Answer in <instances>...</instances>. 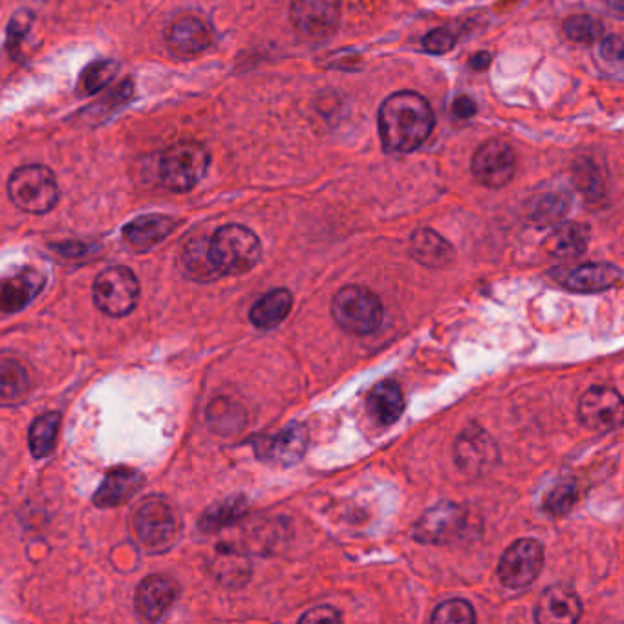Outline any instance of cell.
<instances>
[{"instance_id":"cell-30","label":"cell","mask_w":624,"mask_h":624,"mask_svg":"<svg viewBox=\"0 0 624 624\" xmlns=\"http://www.w3.org/2000/svg\"><path fill=\"white\" fill-rule=\"evenodd\" d=\"M245 511H248V504L242 496L224 500L220 504L213 505L205 511L204 517L200 518V529L207 531V533L220 531V529L227 528V526L237 523L239 518L244 517Z\"/></svg>"},{"instance_id":"cell-35","label":"cell","mask_w":624,"mask_h":624,"mask_svg":"<svg viewBox=\"0 0 624 624\" xmlns=\"http://www.w3.org/2000/svg\"><path fill=\"white\" fill-rule=\"evenodd\" d=\"M475 610L469 602L464 599H451L440 604L432 613L431 621L436 624H469L475 623Z\"/></svg>"},{"instance_id":"cell-23","label":"cell","mask_w":624,"mask_h":624,"mask_svg":"<svg viewBox=\"0 0 624 624\" xmlns=\"http://www.w3.org/2000/svg\"><path fill=\"white\" fill-rule=\"evenodd\" d=\"M590 242V229L583 224L567 221L556 227L555 231L545 240V250L551 256L562 259V261H572L585 253Z\"/></svg>"},{"instance_id":"cell-26","label":"cell","mask_w":624,"mask_h":624,"mask_svg":"<svg viewBox=\"0 0 624 624\" xmlns=\"http://www.w3.org/2000/svg\"><path fill=\"white\" fill-rule=\"evenodd\" d=\"M32 391L29 370L17 359L4 358L0 363V401L17 404Z\"/></svg>"},{"instance_id":"cell-31","label":"cell","mask_w":624,"mask_h":624,"mask_svg":"<svg viewBox=\"0 0 624 624\" xmlns=\"http://www.w3.org/2000/svg\"><path fill=\"white\" fill-rule=\"evenodd\" d=\"M567 209H569L567 194L561 193V191H550V193L542 194L540 199L535 200L529 216L537 226H551V224L562 220V216L566 215Z\"/></svg>"},{"instance_id":"cell-42","label":"cell","mask_w":624,"mask_h":624,"mask_svg":"<svg viewBox=\"0 0 624 624\" xmlns=\"http://www.w3.org/2000/svg\"><path fill=\"white\" fill-rule=\"evenodd\" d=\"M471 67L478 70V72L488 70L491 67V56H489L488 51H480L477 56L471 57Z\"/></svg>"},{"instance_id":"cell-24","label":"cell","mask_w":624,"mask_h":624,"mask_svg":"<svg viewBox=\"0 0 624 624\" xmlns=\"http://www.w3.org/2000/svg\"><path fill=\"white\" fill-rule=\"evenodd\" d=\"M293 307V297L290 291L278 288L261 297L250 310V321L253 326L261 329L277 328L284 323Z\"/></svg>"},{"instance_id":"cell-6","label":"cell","mask_w":624,"mask_h":624,"mask_svg":"<svg viewBox=\"0 0 624 624\" xmlns=\"http://www.w3.org/2000/svg\"><path fill=\"white\" fill-rule=\"evenodd\" d=\"M8 194L19 209L32 215H45L59 200L56 177L43 165H24L8 180Z\"/></svg>"},{"instance_id":"cell-9","label":"cell","mask_w":624,"mask_h":624,"mask_svg":"<svg viewBox=\"0 0 624 624\" xmlns=\"http://www.w3.org/2000/svg\"><path fill=\"white\" fill-rule=\"evenodd\" d=\"M517 156L504 140H488L472 156V175L485 188H504L515 177Z\"/></svg>"},{"instance_id":"cell-7","label":"cell","mask_w":624,"mask_h":624,"mask_svg":"<svg viewBox=\"0 0 624 624\" xmlns=\"http://www.w3.org/2000/svg\"><path fill=\"white\" fill-rule=\"evenodd\" d=\"M92 296L103 313L110 317H125L136 308L140 283L129 267H107L94 280Z\"/></svg>"},{"instance_id":"cell-10","label":"cell","mask_w":624,"mask_h":624,"mask_svg":"<svg viewBox=\"0 0 624 624\" xmlns=\"http://www.w3.org/2000/svg\"><path fill=\"white\" fill-rule=\"evenodd\" d=\"M579 420L593 432H612L624 425V397L608 386H593L580 397Z\"/></svg>"},{"instance_id":"cell-38","label":"cell","mask_w":624,"mask_h":624,"mask_svg":"<svg viewBox=\"0 0 624 624\" xmlns=\"http://www.w3.org/2000/svg\"><path fill=\"white\" fill-rule=\"evenodd\" d=\"M454 45H456V37H454L453 32L445 28L432 29L423 37V48L434 56L447 53V51L453 50Z\"/></svg>"},{"instance_id":"cell-5","label":"cell","mask_w":624,"mask_h":624,"mask_svg":"<svg viewBox=\"0 0 624 624\" xmlns=\"http://www.w3.org/2000/svg\"><path fill=\"white\" fill-rule=\"evenodd\" d=\"M332 315L347 334H374L383 323V304L374 291L363 286H345L335 293Z\"/></svg>"},{"instance_id":"cell-25","label":"cell","mask_w":624,"mask_h":624,"mask_svg":"<svg viewBox=\"0 0 624 624\" xmlns=\"http://www.w3.org/2000/svg\"><path fill=\"white\" fill-rule=\"evenodd\" d=\"M410 251L427 267L447 266L454 259L453 245L432 229H418L410 240Z\"/></svg>"},{"instance_id":"cell-40","label":"cell","mask_w":624,"mask_h":624,"mask_svg":"<svg viewBox=\"0 0 624 624\" xmlns=\"http://www.w3.org/2000/svg\"><path fill=\"white\" fill-rule=\"evenodd\" d=\"M601 53L608 61H621L624 59V43L617 37H610V39L602 43Z\"/></svg>"},{"instance_id":"cell-19","label":"cell","mask_w":624,"mask_h":624,"mask_svg":"<svg viewBox=\"0 0 624 624\" xmlns=\"http://www.w3.org/2000/svg\"><path fill=\"white\" fill-rule=\"evenodd\" d=\"M177 227V220L165 215L137 216L123 227V239L127 245L136 253H145L153 250L154 245L164 242L172 229Z\"/></svg>"},{"instance_id":"cell-18","label":"cell","mask_w":624,"mask_h":624,"mask_svg":"<svg viewBox=\"0 0 624 624\" xmlns=\"http://www.w3.org/2000/svg\"><path fill=\"white\" fill-rule=\"evenodd\" d=\"M145 478L142 472L131 467H116L107 472L101 485L94 494V505L99 509H112L132 500L134 494L142 491Z\"/></svg>"},{"instance_id":"cell-1","label":"cell","mask_w":624,"mask_h":624,"mask_svg":"<svg viewBox=\"0 0 624 624\" xmlns=\"http://www.w3.org/2000/svg\"><path fill=\"white\" fill-rule=\"evenodd\" d=\"M434 113L425 97L404 91L386 97L380 108V136L391 153H415L431 136Z\"/></svg>"},{"instance_id":"cell-8","label":"cell","mask_w":624,"mask_h":624,"mask_svg":"<svg viewBox=\"0 0 624 624\" xmlns=\"http://www.w3.org/2000/svg\"><path fill=\"white\" fill-rule=\"evenodd\" d=\"M544 567V550L537 540H517L499 562V577L507 588L520 590L531 585Z\"/></svg>"},{"instance_id":"cell-29","label":"cell","mask_w":624,"mask_h":624,"mask_svg":"<svg viewBox=\"0 0 624 624\" xmlns=\"http://www.w3.org/2000/svg\"><path fill=\"white\" fill-rule=\"evenodd\" d=\"M207 423H209L211 431L218 432L220 436H231L235 432L244 429L245 412L239 404L221 397L209 405Z\"/></svg>"},{"instance_id":"cell-39","label":"cell","mask_w":624,"mask_h":624,"mask_svg":"<svg viewBox=\"0 0 624 624\" xmlns=\"http://www.w3.org/2000/svg\"><path fill=\"white\" fill-rule=\"evenodd\" d=\"M299 621L301 623H337L340 621V613L329 607L313 608L310 612L304 613Z\"/></svg>"},{"instance_id":"cell-32","label":"cell","mask_w":624,"mask_h":624,"mask_svg":"<svg viewBox=\"0 0 624 624\" xmlns=\"http://www.w3.org/2000/svg\"><path fill=\"white\" fill-rule=\"evenodd\" d=\"M574 182L588 202H597L604 196V180L596 161L580 158L574 165Z\"/></svg>"},{"instance_id":"cell-2","label":"cell","mask_w":624,"mask_h":624,"mask_svg":"<svg viewBox=\"0 0 624 624\" xmlns=\"http://www.w3.org/2000/svg\"><path fill=\"white\" fill-rule=\"evenodd\" d=\"M209 253L221 275H244L259 264L261 240L248 227L229 224L209 239Z\"/></svg>"},{"instance_id":"cell-34","label":"cell","mask_w":624,"mask_h":624,"mask_svg":"<svg viewBox=\"0 0 624 624\" xmlns=\"http://www.w3.org/2000/svg\"><path fill=\"white\" fill-rule=\"evenodd\" d=\"M564 34L579 45H593L604 34V26L599 19L590 15H574L564 21Z\"/></svg>"},{"instance_id":"cell-36","label":"cell","mask_w":624,"mask_h":624,"mask_svg":"<svg viewBox=\"0 0 624 624\" xmlns=\"http://www.w3.org/2000/svg\"><path fill=\"white\" fill-rule=\"evenodd\" d=\"M577 500H579V491H577L574 483H561V485H556L548 494L545 511L551 513V515H555V517H562V515H566V513L574 509Z\"/></svg>"},{"instance_id":"cell-13","label":"cell","mask_w":624,"mask_h":624,"mask_svg":"<svg viewBox=\"0 0 624 624\" xmlns=\"http://www.w3.org/2000/svg\"><path fill=\"white\" fill-rule=\"evenodd\" d=\"M466 523V511L460 505H434L416 523L415 539L421 544H448L460 537Z\"/></svg>"},{"instance_id":"cell-41","label":"cell","mask_w":624,"mask_h":624,"mask_svg":"<svg viewBox=\"0 0 624 624\" xmlns=\"http://www.w3.org/2000/svg\"><path fill=\"white\" fill-rule=\"evenodd\" d=\"M453 113L460 120H469L477 113V105L472 101L471 97L461 96L454 101Z\"/></svg>"},{"instance_id":"cell-3","label":"cell","mask_w":624,"mask_h":624,"mask_svg":"<svg viewBox=\"0 0 624 624\" xmlns=\"http://www.w3.org/2000/svg\"><path fill=\"white\" fill-rule=\"evenodd\" d=\"M132 533L137 544L151 553H164L177 544L182 524L177 511L172 509L165 500L153 496L143 500L131 517Z\"/></svg>"},{"instance_id":"cell-33","label":"cell","mask_w":624,"mask_h":624,"mask_svg":"<svg viewBox=\"0 0 624 624\" xmlns=\"http://www.w3.org/2000/svg\"><path fill=\"white\" fill-rule=\"evenodd\" d=\"M118 70H120V64L113 63V61H96V63H92L91 67H86L83 70L77 88H80L83 96L96 94V92L103 91L113 80V75L118 74Z\"/></svg>"},{"instance_id":"cell-4","label":"cell","mask_w":624,"mask_h":624,"mask_svg":"<svg viewBox=\"0 0 624 624\" xmlns=\"http://www.w3.org/2000/svg\"><path fill=\"white\" fill-rule=\"evenodd\" d=\"M209 164V151L202 143H175L161 154L159 178L172 193H188L204 180Z\"/></svg>"},{"instance_id":"cell-17","label":"cell","mask_w":624,"mask_h":624,"mask_svg":"<svg viewBox=\"0 0 624 624\" xmlns=\"http://www.w3.org/2000/svg\"><path fill=\"white\" fill-rule=\"evenodd\" d=\"M456 461L464 471L478 472L485 471L496 461V445L489 437L488 432L482 431L480 427H469L467 431L461 432L458 442H456Z\"/></svg>"},{"instance_id":"cell-20","label":"cell","mask_w":624,"mask_h":624,"mask_svg":"<svg viewBox=\"0 0 624 624\" xmlns=\"http://www.w3.org/2000/svg\"><path fill=\"white\" fill-rule=\"evenodd\" d=\"M43 286H45V277L32 267L4 278L2 293H0L2 312H21L23 308L28 307L29 302L34 301L35 297L39 296Z\"/></svg>"},{"instance_id":"cell-28","label":"cell","mask_w":624,"mask_h":624,"mask_svg":"<svg viewBox=\"0 0 624 624\" xmlns=\"http://www.w3.org/2000/svg\"><path fill=\"white\" fill-rule=\"evenodd\" d=\"M61 427V415L59 412H46V415L35 418L28 431L29 451L35 458H46L53 453L57 445V434Z\"/></svg>"},{"instance_id":"cell-11","label":"cell","mask_w":624,"mask_h":624,"mask_svg":"<svg viewBox=\"0 0 624 624\" xmlns=\"http://www.w3.org/2000/svg\"><path fill=\"white\" fill-rule=\"evenodd\" d=\"M339 0H291L290 21L304 39L321 40L339 28Z\"/></svg>"},{"instance_id":"cell-27","label":"cell","mask_w":624,"mask_h":624,"mask_svg":"<svg viewBox=\"0 0 624 624\" xmlns=\"http://www.w3.org/2000/svg\"><path fill=\"white\" fill-rule=\"evenodd\" d=\"M183 267L189 277L200 283H209L220 277L211 259L209 239H194L185 245L182 255Z\"/></svg>"},{"instance_id":"cell-12","label":"cell","mask_w":624,"mask_h":624,"mask_svg":"<svg viewBox=\"0 0 624 624\" xmlns=\"http://www.w3.org/2000/svg\"><path fill=\"white\" fill-rule=\"evenodd\" d=\"M308 443H310V436H308L307 427L302 423H290L273 436L256 437L253 445H255L256 456L262 461L290 467L302 460V456L307 454Z\"/></svg>"},{"instance_id":"cell-37","label":"cell","mask_w":624,"mask_h":624,"mask_svg":"<svg viewBox=\"0 0 624 624\" xmlns=\"http://www.w3.org/2000/svg\"><path fill=\"white\" fill-rule=\"evenodd\" d=\"M34 24V15L29 12H17L13 15L8 26L7 50L12 53L13 59L19 56L24 37L28 35Z\"/></svg>"},{"instance_id":"cell-16","label":"cell","mask_w":624,"mask_h":624,"mask_svg":"<svg viewBox=\"0 0 624 624\" xmlns=\"http://www.w3.org/2000/svg\"><path fill=\"white\" fill-rule=\"evenodd\" d=\"M583 615V604L574 588L569 586H551L540 597L535 608V619L540 624H572Z\"/></svg>"},{"instance_id":"cell-15","label":"cell","mask_w":624,"mask_h":624,"mask_svg":"<svg viewBox=\"0 0 624 624\" xmlns=\"http://www.w3.org/2000/svg\"><path fill=\"white\" fill-rule=\"evenodd\" d=\"M211 43H213L211 29L205 26L204 21L193 15L175 19L165 32V45L178 59L200 56L209 48Z\"/></svg>"},{"instance_id":"cell-22","label":"cell","mask_w":624,"mask_h":624,"mask_svg":"<svg viewBox=\"0 0 624 624\" xmlns=\"http://www.w3.org/2000/svg\"><path fill=\"white\" fill-rule=\"evenodd\" d=\"M367 407L372 418L381 425L396 423L405 410L404 392L396 381H381L370 391Z\"/></svg>"},{"instance_id":"cell-14","label":"cell","mask_w":624,"mask_h":624,"mask_svg":"<svg viewBox=\"0 0 624 624\" xmlns=\"http://www.w3.org/2000/svg\"><path fill=\"white\" fill-rule=\"evenodd\" d=\"M180 586L167 575H151L137 586L134 608L143 621H159L177 602Z\"/></svg>"},{"instance_id":"cell-21","label":"cell","mask_w":624,"mask_h":624,"mask_svg":"<svg viewBox=\"0 0 624 624\" xmlns=\"http://www.w3.org/2000/svg\"><path fill=\"white\" fill-rule=\"evenodd\" d=\"M621 280V272L610 264H583L566 272L562 284L567 290L579 293H597L612 288Z\"/></svg>"}]
</instances>
